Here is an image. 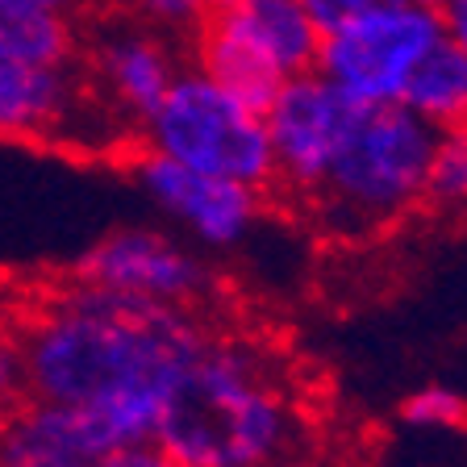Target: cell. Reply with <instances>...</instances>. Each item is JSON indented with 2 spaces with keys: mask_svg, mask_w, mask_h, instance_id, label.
<instances>
[{
  "mask_svg": "<svg viewBox=\"0 0 467 467\" xmlns=\"http://www.w3.org/2000/svg\"><path fill=\"white\" fill-rule=\"evenodd\" d=\"M204 330V313L126 301L71 280L17 330L26 397L76 409L97 459L155 442L167 397Z\"/></svg>",
  "mask_w": 467,
  "mask_h": 467,
  "instance_id": "obj_1",
  "label": "cell"
},
{
  "mask_svg": "<svg viewBox=\"0 0 467 467\" xmlns=\"http://www.w3.org/2000/svg\"><path fill=\"white\" fill-rule=\"evenodd\" d=\"M309 409L272 342L209 326L159 418L155 447L180 467L305 463Z\"/></svg>",
  "mask_w": 467,
  "mask_h": 467,
  "instance_id": "obj_2",
  "label": "cell"
},
{
  "mask_svg": "<svg viewBox=\"0 0 467 467\" xmlns=\"http://www.w3.org/2000/svg\"><path fill=\"white\" fill-rule=\"evenodd\" d=\"M434 134L405 105H359L317 196L301 213L326 238L368 243L426 209Z\"/></svg>",
  "mask_w": 467,
  "mask_h": 467,
  "instance_id": "obj_3",
  "label": "cell"
},
{
  "mask_svg": "<svg viewBox=\"0 0 467 467\" xmlns=\"http://www.w3.org/2000/svg\"><path fill=\"white\" fill-rule=\"evenodd\" d=\"M142 142V150L180 167L272 192L275 167L263 109L234 97L230 88L196 67H184L175 76L159 109L146 117Z\"/></svg>",
  "mask_w": 467,
  "mask_h": 467,
  "instance_id": "obj_4",
  "label": "cell"
},
{
  "mask_svg": "<svg viewBox=\"0 0 467 467\" xmlns=\"http://www.w3.org/2000/svg\"><path fill=\"white\" fill-rule=\"evenodd\" d=\"M321 26L301 0H213L192 29V67L267 109L288 79L317 67Z\"/></svg>",
  "mask_w": 467,
  "mask_h": 467,
  "instance_id": "obj_5",
  "label": "cell"
},
{
  "mask_svg": "<svg viewBox=\"0 0 467 467\" xmlns=\"http://www.w3.org/2000/svg\"><path fill=\"white\" fill-rule=\"evenodd\" d=\"M447 38L442 13L426 0H384L321 29L317 67L355 105H400L421 58Z\"/></svg>",
  "mask_w": 467,
  "mask_h": 467,
  "instance_id": "obj_6",
  "label": "cell"
},
{
  "mask_svg": "<svg viewBox=\"0 0 467 467\" xmlns=\"http://www.w3.org/2000/svg\"><path fill=\"white\" fill-rule=\"evenodd\" d=\"M71 280L126 296V301L188 313H201V305L217 288L209 259L175 230H159V225H121V230L100 234L76 259Z\"/></svg>",
  "mask_w": 467,
  "mask_h": 467,
  "instance_id": "obj_7",
  "label": "cell"
},
{
  "mask_svg": "<svg viewBox=\"0 0 467 467\" xmlns=\"http://www.w3.org/2000/svg\"><path fill=\"white\" fill-rule=\"evenodd\" d=\"M355 113H359V105L342 97L321 71H305V76L288 79L263 109L275 167L272 192L305 209L317 196Z\"/></svg>",
  "mask_w": 467,
  "mask_h": 467,
  "instance_id": "obj_8",
  "label": "cell"
},
{
  "mask_svg": "<svg viewBox=\"0 0 467 467\" xmlns=\"http://www.w3.org/2000/svg\"><path fill=\"white\" fill-rule=\"evenodd\" d=\"M134 180L146 201L167 217L184 243L201 254H230L254 238L263 222V192L234 184L222 175H204L142 150L134 163Z\"/></svg>",
  "mask_w": 467,
  "mask_h": 467,
  "instance_id": "obj_9",
  "label": "cell"
},
{
  "mask_svg": "<svg viewBox=\"0 0 467 467\" xmlns=\"http://www.w3.org/2000/svg\"><path fill=\"white\" fill-rule=\"evenodd\" d=\"M92 71H97V97L113 109L121 126L142 134L146 117L159 109L167 88L184 71V63L163 29H150L142 21H121L100 34Z\"/></svg>",
  "mask_w": 467,
  "mask_h": 467,
  "instance_id": "obj_10",
  "label": "cell"
},
{
  "mask_svg": "<svg viewBox=\"0 0 467 467\" xmlns=\"http://www.w3.org/2000/svg\"><path fill=\"white\" fill-rule=\"evenodd\" d=\"M92 100L97 88H88L71 63H0V138L88 130L84 117Z\"/></svg>",
  "mask_w": 467,
  "mask_h": 467,
  "instance_id": "obj_11",
  "label": "cell"
},
{
  "mask_svg": "<svg viewBox=\"0 0 467 467\" xmlns=\"http://www.w3.org/2000/svg\"><path fill=\"white\" fill-rule=\"evenodd\" d=\"M97 451L76 409L21 400L0 421V467H92Z\"/></svg>",
  "mask_w": 467,
  "mask_h": 467,
  "instance_id": "obj_12",
  "label": "cell"
},
{
  "mask_svg": "<svg viewBox=\"0 0 467 467\" xmlns=\"http://www.w3.org/2000/svg\"><path fill=\"white\" fill-rule=\"evenodd\" d=\"M400 105L413 117H421L430 130L467 126V55L451 38H442L421 67L413 71Z\"/></svg>",
  "mask_w": 467,
  "mask_h": 467,
  "instance_id": "obj_13",
  "label": "cell"
},
{
  "mask_svg": "<svg viewBox=\"0 0 467 467\" xmlns=\"http://www.w3.org/2000/svg\"><path fill=\"white\" fill-rule=\"evenodd\" d=\"M71 17L26 5H0V63H71Z\"/></svg>",
  "mask_w": 467,
  "mask_h": 467,
  "instance_id": "obj_14",
  "label": "cell"
},
{
  "mask_svg": "<svg viewBox=\"0 0 467 467\" xmlns=\"http://www.w3.org/2000/svg\"><path fill=\"white\" fill-rule=\"evenodd\" d=\"M397 421L405 426V434H467V392L451 379H426V384H418V389H409L400 397Z\"/></svg>",
  "mask_w": 467,
  "mask_h": 467,
  "instance_id": "obj_15",
  "label": "cell"
},
{
  "mask_svg": "<svg viewBox=\"0 0 467 467\" xmlns=\"http://www.w3.org/2000/svg\"><path fill=\"white\" fill-rule=\"evenodd\" d=\"M426 209L467 213V126H451L434 134L426 175Z\"/></svg>",
  "mask_w": 467,
  "mask_h": 467,
  "instance_id": "obj_16",
  "label": "cell"
},
{
  "mask_svg": "<svg viewBox=\"0 0 467 467\" xmlns=\"http://www.w3.org/2000/svg\"><path fill=\"white\" fill-rule=\"evenodd\" d=\"M126 13L134 21L150 29H163V34H192L196 26L204 21L209 5L213 0H121Z\"/></svg>",
  "mask_w": 467,
  "mask_h": 467,
  "instance_id": "obj_17",
  "label": "cell"
},
{
  "mask_svg": "<svg viewBox=\"0 0 467 467\" xmlns=\"http://www.w3.org/2000/svg\"><path fill=\"white\" fill-rule=\"evenodd\" d=\"M26 392V371H21V347L17 334L0 326V418L17 405V397Z\"/></svg>",
  "mask_w": 467,
  "mask_h": 467,
  "instance_id": "obj_18",
  "label": "cell"
},
{
  "mask_svg": "<svg viewBox=\"0 0 467 467\" xmlns=\"http://www.w3.org/2000/svg\"><path fill=\"white\" fill-rule=\"evenodd\" d=\"M92 467H180L163 447L155 442H142V447H126V451H113V455H100Z\"/></svg>",
  "mask_w": 467,
  "mask_h": 467,
  "instance_id": "obj_19",
  "label": "cell"
},
{
  "mask_svg": "<svg viewBox=\"0 0 467 467\" xmlns=\"http://www.w3.org/2000/svg\"><path fill=\"white\" fill-rule=\"evenodd\" d=\"M301 5L321 29H330V26H338V21L355 17V13L371 9V5H384V0H301Z\"/></svg>",
  "mask_w": 467,
  "mask_h": 467,
  "instance_id": "obj_20",
  "label": "cell"
},
{
  "mask_svg": "<svg viewBox=\"0 0 467 467\" xmlns=\"http://www.w3.org/2000/svg\"><path fill=\"white\" fill-rule=\"evenodd\" d=\"M438 13H442V29H447V38L467 55V0H447Z\"/></svg>",
  "mask_w": 467,
  "mask_h": 467,
  "instance_id": "obj_21",
  "label": "cell"
},
{
  "mask_svg": "<svg viewBox=\"0 0 467 467\" xmlns=\"http://www.w3.org/2000/svg\"><path fill=\"white\" fill-rule=\"evenodd\" d=\"M0 5H26V9H47V13L71 17V13H76L79 5H88V0H0Z\"/></svg>",
  "mask_w": 467,
  "mask_h": 467,
  "instance_id": "obj_22",
  "label": "cell"
},
{
  "mask_svg": "<svg viewBox=\"0 0 467 467\" xmlns=\"http://www.w3.org/2000/svg\"><path fill=\"white\" fill-rule=\"evenodd\" d=\"M376 467H405V459H397V463H376ZM409 467H413V463H409Z\"/></svg>",
  "mask_w": 467,
  "mask_h": 467,
  "instance_id": "obj_23",
  "label": "cell"
},
{
  "mask_svg": "<svg viewBox=\"0 0 467 467\" xmlns=\"http://www.w3.org/2000/svg\"><path fill=\"white\" fill-rule=\"evenodd\" d=\"M426 5H438V9H442V5H447V0H426Z\"/></svg>",
  "mask_w": 467,
  "mask_h": 467,
  "instance_id": "obj_24",
  "label": "cell"
},
{
  "mask_svg": "<svg viewBox=\"0 0 467 467\" xmlns=\"http://www.w3.org/2000/svg\"><path fill=\"white\" fill-rule=\"evenodd\" d=\"M280 467H305V463H280Z\"/></svg>",
  "mask_w": 467,
  "mask_h": 467,
  "instance_id": "obj_25",
  "label": "cell"
},
{
  "mask_svg": "<svg viewBox=\"0 0 467 467\" xmlns=\"http://www.w3.org/2000/svg\"><path fill=\"white\" fill-rule=\"evenodd\" d=\"M0 421H5V418H0Z\"/></svg>",
  "mask_w": 467,
  "mask_h": 467,
  "instance_id": "obj_26",
  "label": "cell"
}]
</instances>
